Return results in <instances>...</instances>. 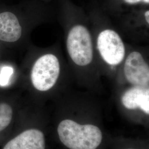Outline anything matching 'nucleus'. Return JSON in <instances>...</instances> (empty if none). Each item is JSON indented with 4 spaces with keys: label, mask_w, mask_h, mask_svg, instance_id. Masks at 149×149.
<instances>
[{
    "label": "nucleus",
    "mask_w": 149,
    "mask_h": 149,
    "mask_svg": "<svg viewBox=\"0 0 149 149\" xmlns=\"http://www.w3.org/2000/svg\"><path fill=\"white\" fill-rule=\"evenodd\" d=\"M123 71L125 79L134 86L149 88V64L140 52L133 51L128 55Z\"/></svg>",
    "instance_id": "nucleus-5"
},
{
    "label": "nucleus",
    "mask_w": 149,
    "mask_h": 149,
    "mask_svg": "<svg viewBox=\"0 0 149 149\" xmlns=\"http://www.w3.org/2000/svg\"><path fill=\"white\" fill-rule=\"evenodd\" d=\"M124 1L129 5H135L140 2L149 4V0H124Z\"/></svg>",
    "instance_id": "nucleus-11"
},
{
    "label": "nucleus",
    "mask_w": 149,
    "mask_h": 149,
    "mask_svg": "<svg viewBox=\"0 0 149 149\" xmlns=\"http://www.w3.org/2000/svg\"><path fill=\"white\" fill-rule=\"evenodd\" d=\"M60 72L58 58L54 54H45L38 59L32 68V84L37 90H49L55 85Z\"/></svg>",
    "instance_id": "nucleus-3"
},
{
    "label": "nucleus",
    "mask_w": 149,
    "mask_h": 149,
    "mask_svg": "<svg viewBox=\"0 0 149 149\" xmlns=\"http://www.w3.org/2000/svg\"><path fill=\"white\" fill-rule=\"evenodd\" d=\"M44 134L37 129H29L8 142L3 149H45Z\"/></svg>",
    "instance_id": "nucleus-6"
},
{
    "label": "nucleus",
    "mask_w": 149,
    "mask_h": 149,
    "mask_svg": "<svg viewBox=\"0 0 149 149\" xmlns=\"http://www.w3.org/2000/svg\"><path fill=\"white\" fill-rule=\"evenodd\" d=\"M22 36V27L16 15L10 12L0 13V40L15 42Z\"/></svg>",
    "instance_id": "nucleus-8"
},
{
    "label": "nucleus",
    "mask_w": 149,
    "mask_h": 149,
    "mask_svg": "<svg viewBox=\"0 0 149 149\" xmlns=\"http://www.w3.org/2000/svg\"><path fill=\"white\" fill-rule=\"evenodd\" d=\"M66 48L70 59L76 65L84 67L92 63L93 46L90 32L82 24H76L70 29L66 39Z\"/></svg>",
    "instance_id": "nucleus-2"
},
{
    "label": "nucleus",
    "mask_w": 149,
    "mask_h": 149,
    "mask_svg": "<svg viewBox=\"0 0 149 149\" xmlns=\"http://www.w3.org/2000/svg\"><path fill=\"white\" fill-rule=\"evenodd\" d=\"M97 48L106 64L116 66L121 64L125 56V47L117 32L106 29L100 33L97 39Z\"/></svg>",
    "instance_id": "nucleus-4"
},
{
    "label": "nucleus",
    "mask_w": 149,
    "mask_h": 149,
    "mask_svg": "<svg viewBox=\"0 0 149 149\" xmlns=\"http://www.w3.org/2000/svg\"><path fill=\"white\" fill-rule=\"evenodd\" d=\"M13 111L11 106L5 103H0V132L10 124Z\"/></svg>",
    "instance_id": "nucleus-9"
},
{
    "label": "nucleus",
    "mask_w": 149,
    "mask_h": 149,
    "mask_svg": "<svg viewBox=\"0 0 149 149\" xmlns=\"http://www.w3.org/2000/svg\"><path fill=\"white\" fill-rule=\"evenodd\" d=\"M123 105L128 109L140 108L149 114V88L133 86L126 91L122 97Z\"/></svg>",
    "instance_id": "nucleus-7"
},
{
    "label": "nucleus",
    "mask_w": 149,
    "mask_h": 149,
    "mask_svg": "<svg viewBox=\"0 0 149 149\" xmlns=\"http://www.w3.org/2000/svg\"><path fill=\"white\" fill-rule=\"evenodd\" d=\"M13 73V69L11 67H3L0 72V85L1 86L7 85L8 84Z\"/></svg>",
    "instance_id": "nucleus-10"
},
{
    "label": "nucleus",
    "mask_w": 149,
    "mask_h": 149,
    "mask_svg": "<svg viewBox=\"0 0 149 149\" xmlns=\"http://www.w3.org/2000/svg\"><path fill=\"white\" fill-rule=\"evenodd\" d=\"M145 19L146 21V23L148 24V25L149 24V10H147L145 12Z\"/></svg>",
    "instance_id": "nucleus-12"
},
{
    "label": "nucleus",
    "mask_w": 149,
    "mask_h": 149,
    "mask_svg": "<svg viewBox=\"0 0 149 149\" xmlns=\"http://www.w3.org/2000/svg\"><path fill=\"white\" fill-rule=\"evenodd\" d=\"M58 133L61 141L70 149H96L102 140L101 131L97 127L80 125L70 119L60 122Z\"/></svg>",
    "instance_id": "nucleus-1"
}]
</instances>
